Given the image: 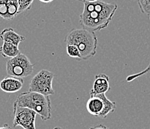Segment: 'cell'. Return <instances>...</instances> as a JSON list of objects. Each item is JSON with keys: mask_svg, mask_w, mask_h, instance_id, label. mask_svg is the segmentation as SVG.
<instances>
[{"mask_svg": "<svg viewBox=\"0 0 150 129\" xmlns=\"http://www.w3.org/2000/svg\"><path fill=\"white\" fill-rule=\"evenodd\" d=\"M66 52L67 54L71 57L81 60V54L77 46L72 44H66Z\"/></svg>", "mask_w": 150, "mask_h": 129, "instance_id": "5bb4252c", "label": "cell"}, {"mask_svg": "<svg viewBox=\"0 0 150 129\" xmlns=\"http://www.w3.org/2000/svg\"><path fill=\"white\" fill-rule=\"evenodd\" d=\"M18 0H0V17L12 20L19 14Z\"/></svg>", "mask_w": 150, "mask_h": 129, "instance_id": "52a82bcc", "label": "cell"}, {"mask_svg": "<svg viewBox=\"0 0 150 129\" xmlns=\"http://www.w3.org/2000/svg\"><path fill=\"white\" fill-rule=\"evenodd\" d=\"M33 2L34 0H18V5H19L18 13H23L24 11L30 10Z\"/></svg>", "mask_w": 150, "mask_h": 129, "instance_id": "9a60e30c", "label": "cell"}, {"mask_svg": "<svg viewBox=\"0 0 150 129\" xmlns=\"http://www.w3.org/2000/svg\"><path fill=\"white\" fill-rule=\"evenodd\" d=\"M111 89L109 77L103 73L95 75L92 88L90 91L91 96L106 93Z\"/></svg>", "mask_w": 150, "mask_h": 129, "instance_id": "ba28073f", "label": "cell"}, {"mask_svg": "<svg viewBox=\"0 0 150 129\" xmlns=\"http://www.w3.org/2000/svg\"><path fill=\"white\" fill-rule=\"evenodd\" d=\"M137 3L141 13L150 14V0H137Z\"/></svg>", "mask_w": 150, "mask_h": 129, "instance_id": "2e32d148", "label": "cell"}, {"mask_svg": "<svg viewBox=\"0 0 150 129\" xmlns=\"http://www.w3.org/2000/svg\"><path fill=\"white\" fill-rule=\"evenodd\" d=\"M24 81L23 78L13 76L5 77L0 80V90L7 93H14L23 88Z\"/></svg>", "mask_w": 150, "mask_h": 129, "instance_id": "9c48e42d", "label": "cell"}, {"mask_svg": "<svg viewBox=\"0 0 150 129\" xmlns=\"http://www.w3.org/2000/svg\"><path fill=\"white\" fill-rule=\"evenodd\" d=\"M66 44L74 45L81 54V60L87 61L97 53L98 40L95 32L85 29H73L65 38Z\"/></svg>", "mask_w": 150, "mask_h": 129, "instance_id": "7a4b0ae2", "label": "cell"}, {"mask_svg": "<svg viewBox=\"0 0 150 129\" xmlns=\"http://www.w3.org/2000/svg\"><path fill=\"white\" fill-rule=\"evenodd\" d=\"M13 128L20 126L23 129H36L35 121L37 113L34 110L13 105Z\"/></svg>", "mask_w": 150, "mask_h": 129, "instance_id": "8992f818", "label": "cell"}, {"mask_svg": "<svg viewBox=\"0 0 150 129\" xmlns=\"http://www.w3.org/2000/svg\"><path fill=\"white\" fill-rule=\"evenodd\" d=\"M83 3L84 8L80 15V23L83 29L94 32L109 26L117 9V4L107 3L101 0Z\"/></svg>", "mask_w": 150, "mask_h": 129, "instance_id": "6da1fadb", "label": "cell"}, {"mask_svg": "<svg viewBox=\"0 0 150 129\" xmlns=\"http://www.w3.org/2000/svg\"><path fill=\"white\" fill-rule=\"evenodd\" d=\"M149 21H150V14H149Z\"/></svg>", "mask_w": 150, "mask_h": 129, "instance_id": "603a6c76", "label": "cell"}, {"mask_svg": "<svg viewBox=\"0 0 150 129\" xmlns=\"http://www.w3.org/2000/svg\"><path fill=\"white\" fill-rule=\"evenodd\" d=\"M40 1L42 2H44V3H49V2H53L54 0H40ZM77 1H80V2H82V0H77Z\"/></svg>", "mask_w": 150, "mask_h": 129, "instance_id": "ffe728a7", "label": "cell"}, {"mask_svg": "<svg viewBox=\"0 0 150 129\" xmlns=\"http://www.w3.org/2000/svg\"><path fill=\"white\" fill-rule=\"evenodd\" d=\"M0 129H12L8 124H5L2 127H0Z\"/></svg>", "mask_w": 150, "mask_h": 129, "instance_id": "d6986e66", "label": "cell"}, {"mask_svg": "<svg viewBox=\"0 0 150 129\" xmlns=\"http://www.w3.org/2000/svg\"><path fill=\"white\" fill-rule=\"evenodd\" d=\"M97 1H99V0H82L83 2H97Z\"/></svg>", "mask_w": 150, "mask_h": 129, "instance_id": "44dd1931", "label": "cell"}, {"mask_svg": "<svg viewBox=\"0 0 150 129\" xmlns=\"http://www.w3.org/2000/svg\"><path fill=\"white\" fill-rule=\"evenodd\" d=\"M51 129H62V128L59 127H56V128H51Z\"/></svg>", "mask_w": 150, "mask_h": 129, "instance_id": "7402d4cb", "label": "cell"}, {"mask_svg": "<svg viewBox=\"0 0 150 129\" xmlns=\"http://www.w3.org/2000/svg\"><path fill=\"white\" fill-rule=\"evenodd\" d=\"M0 39L3 42L12 43L16 46H19L21 42L25 40L24 36L16 33L12 28H7L0 33Z\"/></svg>", "mask_w": 150, "mask_h": 129, "instance_id": "8fae6325", "label": "cell"}, {"mask_svg": "<svg viewBox=\"0 0 150 129\" xmlns=\"http://www.w3.org/2000/svg\"><path fill=\"white\" fill-rule=\"evenodd\" d=\"M149 72H150V63H149V64L148 65V67H147L145 70H144L143 71H141V72H137V73L132 74V75L127 76L126 81H127V82H130V81H132L133 80L136 79V78H139V77L142 76V75H145V74L149 73Z\"/></svg>", "mask_w": 150, "mask_h": 129, "instance_id": "e0dca14e", "label": "cell"}, {"mask_svg": "<svg viewBox=\"0 0 150 129\" xmlns=\"http://www.w3.org/2000/svg\"><path fill=\"white\" fill-rule=\"evenodd\" d=\"M89 129H109V128L108 127H106V126L100 124V125H98L93 126V127L90 128Z\"/></svg>", "mask_w": 150, "mask_h": 129, "instance_id": "ac0fdd59", "label": "cell"}, {"mask_svg": "<svg viewBox=\"0 0 150 129\" xmlns=\"http://www.w3.org/2000/svg\"><path fill=\"white\" fill-rule=\"evenodd\" d=\"M34 67V64L30 62L28 57L20 52L7 61L6 71L10 76L23 78L33 73Z\"/></svg>", "mask_w": 150, "mask_h": 129, "instance_id": "277c9868", "label": "cell"}, {"mask_svg": "<svg viewBox=\"0 0 150 129\" xmlns=\"http://www.w3.org/2000/svg\"><path fill=\"white\" fill-rule=\"evenodd\" d=\"M0 53L4 57L12 58L16 57L20 53L19 46H16L12 43L3 42V44L0 47Z\"/></svg>", "mask_w": 150, "mask_h": 129, "instance_id": "7c38bea8", "label": "cell"}, {"mask_svg": "<svg viewBox=\"0 0 150 129\" xmlns=\"http://www.w3.org/2000/svg\"><path fill=\"white\" fill-rule=\"evenodd\" d=\"M54 78V74L53 72L47 70H40L30 80L28 91L48 96L54 94L52 86Z\"/></svg>", "mask_w": 150, "mask_h": 129, "instance_id": "5b68a950", "label": "cell"}, {"mask_svg": "<svg viewBox=\"0 0 150 129\" xmlns=\"http://www.w3.org/2000/svg\"><path fill=\"white\" fill-rule=\"evenodd\" d=\"M13 105L34 110L43 121L51 117V102L48 96L30 91L22 92L17 96Z\"/></svg>", "mask_w": 150, "mask_h": 129, "instance_id": "3957f363", "label": "cell"}, {"mask_svg": "<svg viewBox=\"0 0 150 129\" xmlns=\"http://www.w3.org/2000/svg\"><path fill=\"white\" fill-rule=\"evenodd\" d=\"M86 110L91 115L100 117L104 110V102L100 94L90 97L87 101Z\"/></svg>", "mask_w": 150, "mask_h": 129, "instance_id": "30bf717a", "label": "cell"}, {"mask_svg": "<svg viewBox=\"0 0 150 129\" xmlns=\"http://www.w3.org/2000/svg\"><path fill=\"white\" fill-rule=\"evenodd\" d=\"M101 97L103 98L104 102V110L103 112L102 113L100 116V118H106V116L115 111V108H116V103L115 102L109 100L108 98L105 96V93L103 94H100Z\"/></svg>", "mask_w": 150, "mask_h": 129, "instance_id": "4fadbf2b", "label": "cell"}]
</instances>
